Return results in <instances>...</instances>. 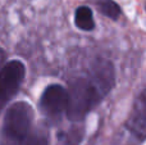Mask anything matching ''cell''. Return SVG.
I'll return each instance as SVG.
<instances>
[{
  "label": "cell",
  "mask_w": 146,
  "mask_h": 145,
  "mask_svg": "<svg viewBox=\"0 0 146 145\" xmlns=\"http://www.w3.org/2000/svg\"><path fill=\"white\" fill-rule=\"evenodd\" d=\"M68 108V90L53 84L44 90L40 98V109L49 120H59Z\"/></svg>",
  "instance_id": "cell-4"
},
{
  "label": "cell",
  "mask_w": 146,
  "mask_h": 145,
  "mask_svg": "<svg viewBox=\"0 0 146 145\" xmlns=\"http://www.w3.org/2000/svg\"><path fill=\"white\" fill-rule=\"evenodd\" d=\"M33 120L32 107L27 102H18L5 113L0 145H26Z\"/></svg>",
  "instance_id": "cell-2"
},
{
  "label": "cell",
  "mask_w": 146,
  "mask_h": 145,
  "mask_svg": "<svg viewBox=\"0 0 146 145\" xmlns=\"http://www.w3.org/2000/svg\"><path fill=\"white\" fill-rule=\"evenodd\" d=\"M26 145H49L48 138H46V135L44 132L37 131V132H35L30 139H28V141Z\"/></svg>",
  "instance_id": "cell-9"
},
{
  "label": "cell",
  "mask_w": 146,
  "mask_h": 145,
  "mask_svg": "<svg viewBox=\"0 0 146 145\" xmlns=\"http://www.w3.org/2000/svg\"><path fill=\"white\" fill-rule=\"evenodd\" d=\"M74 23L80 30L91 31L95 28L92 10L88 7H80L76 9L74 13Z\"/></svg>",
  "instance_id": "cell-6"
},
{
  "label": "cell",
  "mask_w": 146,
  "mask_h": 145,
  "mask_svg": "<svg viewBox=\"0 0 146 145\" xmlns=\"http://www.w3.org/2000/svg\"><path fill=\"white\" fill-rule=\"evenodd\" d=\"M95 3L96 8L99 9V12L101 14L106 15L108 18L111 19H118V17L121 15V8L117 3H114L113 0H92Z\"/></svg>",
  "instance_id": "cell-7"
},
{
  "label": "cell",
  "mask_w": 146,
  "mask_h": 145,
  "mask_svg": "<svg viewBox=\"0 0 146 145\" xmlns=\"http://www.w3.org/2000/svg\"><path fill=\"white\" fill-rule=\"evenodd\" d=\"M26 76V67L21 61H10L0 68V113L15 96Z\"/></svg>",
  "instance_id": "cell-3"
},
{
  "label": "cell",
  "mask_w": 146,
  "mask_h": 145,
  "mask_svg": "<svg viewBox=\"0 0 146 145\" xmlns=\"http://www.w3.org/2000/svg\"><path fill=\"white\" fill-rule=\"evenodd\" d=\"M62 145H78L82 139V134L78 130H69L67 132H62L59 135Z\"/></svg>",
  "instance_id": "cell-8"
},
{
  "label": "cell",
  "mask_w": 146,
  "mask_h": 145,
  "mask_svg": "<svg viewBox=\"0 0 146 145\" xmlns=\"http://www.w3.org/2000/svg\"><path fill=\"white\" fill-rule=\"evenodd\" d=\"M114 81L113 64L105 61L96 63L87 76L74 80L69 86L67 117L72 122L82 121L110 91Z\"/></svg>",
  "instance_id": "cell-1"
},
{
  "label": "cell",
  "mask_w": 146,
  "mask_h": 145,
  "mask_svg": "<svg viewBox=\"0 0 146 145\" xmlns=\"http://www.w3.org/2000/svg\"><path fill=\"white\" fill-rule=\"evenodd\" d=\"M126 127L137 139L146 138V87L137 96L126 122Z\"/></svg>",
  "instance_id": "cell-5"
}]
</instances>
